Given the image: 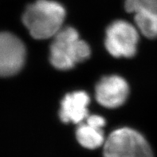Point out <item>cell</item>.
<instances>
[{
  "label": "cell",
  "instance_id": "obj_1",
  "mask_svg": "<svg viewBox=\"0 0 157 157\" xmlns=\"http://www.w3.org/2000/svg\"><path fill=\"white\" fill-rule=\"evenodd\" d=\"M66 10L62 4L51 0H37L26 7L22 22L35 39L54 37L62 30Z\"/></svg>",
  "mask_w": 157,
  "mask_h": 157
},
{
  "label": "cell",
  "instance_id": "obj_2",
  "mask_svg": "<svg viewBox=\"0 0 157 157\" xmlns=\"http://www.w3.org/2000/svg\"><path fill=\"white\" fill-rule=\"evenodd\" d=\"M90 56V48L73 27L62 28L50 46V62L61 70L72 69Z\"/></svg>",
  "mask_w": 157,
  "mask_h": 157
},
{
  "label": "cell",
  "instance_id": "obj_3",
  "mask_svg": "<svg viewBox=\"0 0 157 157\" xmlns=\"http://www.w3.org/2000/svg\"><path fill=\"white\" fill-rule=\"evenodd\" d=\"M105 157H154L149 144L135 130L123 128L113 132L104 144Z\"/></svg>",
  "mask_w": 157,
  "mask_h": 157
},
{
  "label": "cell",
  "instance_id": "obj_4",
  "mask_svg": "<svg viewBox=\"0 0 157 157\" xmlns=\"http://www.w3.org/2000/svg\"><path fill=\"white\" fill-rule=\"evenodd\" d=\"M139 34L129 22L117 20L113 22L106 31L105 46L116 58H132L136 53Z\"/></svg>",
  "mask_w": 157,
  "mask_h": 157
},
{
  "label": "cell",
  "instance_id": "obj_5",
  "mask_svg": "<svg viewBox=\"0 0 157 157\" xmlns=\"http://www.w3.org/2000/svg\"><path fill=\"white\" fill-rule=\"evenodd\" d=\"M25 58L26 49L22 41L10 33H0V77L17 74Z\"/></svg>",
  "mask_w": 157,
  "mask_h": 157
},
{
  "label": "cell",
  "instance_id": "obj_6",
  "mask_svg": "<svg viewBox=\"0 0 157 157\" xmlns=\"http://www.w3.org/2000/svg\"><path fill=\"white\" fill-rule=\"evenodd\" d=\"M125 9L146 38H157V0H126Z\"/></svg>",
  "mask_w": 157,
  "mask_h": 157
},
{
  "label": "cell",
  "instance_id": "obj_7",
  "mask_svg": "<svg viewBox=\"0 0 157 157\" xmlns=\"http://www.w3.org/2000/svg\"><path fill=\"white\" fill-rule=\"evenodd\" d=\"M128 86L123 78L113 75L102 78L96 86V99L105 108L122 105L128 95Z\"/></svg>",
  "mask_w": 157,
  "mask_h": 157
},
{
  "label": "cell",
  "instance_id": "obj_8",
  "mask_svg": "<svg viewBox=\"0 0 157 157\" xmlns=\"http://www.w3.org/2000/svg\"><path fill=\"white\" fill-rule=\"evenodd\" d=\"M90 97L86 92L77 91L66 95L61 103L60 118L64 123L79 124L89 117Z\"/></svg>",
  "mask_w": 157,
  "mask_h": 157
},
{
  "label": "cell",
  "instance_id": "obj_9",
  "mask_svg": "<svg viewBox=\"0 0 157 157\" xmlns=\"http://www.w3.org/2000/svg\"><path fill=\"white\" fill-rule=\"evenodd\" d=\"M86 122L78 126L76 136L79 144L88 149H95L105 144L102 128L105 124V121L98 115L89 116Z\"/></svg>",
  "mask_w": 157,
  "mask_h": 157
}]
</instances>
